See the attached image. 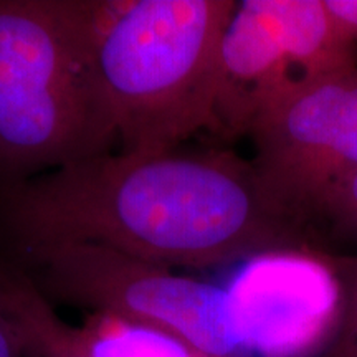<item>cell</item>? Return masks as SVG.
I'll return each instance as SVG.
<instances>
[{"mask_svg":"<svg viewBox=\"0 0 357 357\" xmlns=\"http://www.w3.org/2000/svg\"><path fill=\"white\" fill-rule=\"evenodd\" d=\"M100 0H0V185L113 153Z\"/></svg>","mask_w":357,"mask_h":357,"instance_id":"cell-2","label":"cell"},{"mask_svg":"<svg viewBox=\"0 0 357 357\" xmlns=\"http://www.w3.org/2000/svg\"><path fill=\"white\" fill-rule=\"evenodd\" d=\"M321 229H328L329 235H333L334 238L341 240V242L356 243L357 247V174L347 182L336 202L329 208L328 217Z\"/></svg>","mask_w":357,"mask_h":357,"instance_id":"cell-11","label":"cell"},{"mask_svg":"<svg viewBox=\"0 0 357 357\" xmlns=\"http://www.w3.org/2000/svg\"><path fill=\"white\" fill-rule=\"evenodd\" d=\"M235 0H100L96 61L121 153L177 151L213 126Z\"/></svg>","mask_w":357,"mask_h":357,"instance_id":"cell-3","label":"cell"},{"mask_svg":"<svg viewBox=\"0 0 357 357\" xmlns=\"http://www.w3.org/2000/svg\"><path fill=\"white\" fill-rule=\"evenodd\" d=\"M77 331L89 357H208L176 334L113 314L91 312Z\"/></svg>","mask_w":357,"mask_h":357,"instance_id":"cell-9","label":"cell"},{"mask_svg":"<svg viewBox=\"0 0 357 357\" xmlns=\"http://www.w3.org/2000/svg\"><path fill=\"white\" fill-rule=\"evenodd\" d=\"M324 6L333 19L357 40V0H324Z\"/></svg>","mask_w":357,"mask_h":357,"instance_id":"cell-12","label":"cell"},{"mask_svg":"<svg viewBox=\"0 0 357 357\" xmlns=\"http://www.w3.org/2000/svg\"><path fill=\"white\" fill-rule=\"evenodd\" d=\"M225 288L243 357H314L336 328L341 284L329 253H258L240 261Z\"/></svg>","mask_w":357,"mask_h":357,"instance_id":"cell-7","label":"cell"},{"mask_svg":"<svg viewBox=\"0 0 357 357\" xmlns=\"http://www.w3.org/2000/svg\"><path fill=\"white\" fill-rule=\"evenodd\" d=\"M95 245L169 268L318 250L275 215L229 151L108 153L0 185V255Z\"/></svg>","mask_w":357,"mask_h":357,"instance_id":"cell-1","label":"cell"},{"mask_svg":"<svg viewBox=\"0 0 357 357\" xmlns=\"http://www.w3.org/2000/svg\"><path fill=\"white\" fill-rule=\"evenodd\" d=\"M53 305L155 326L208 357H243L225 287L95 245H53L0 255Z\"/></svg>","mask_w":357,"mask_h":357,"instance_id":"cell-4","label":"cell"},{"mask_svg":"<svg viewBox=\"0 0 357 357\" xmlns=\"http://www.w3.org/2000/svg\"><path fill=\"white\" fill-rule=\"evenodd\" d=\"M248 136L266 204L319 250L329 208L357 174V70L287 98Z\"/></svg>","mask_w":357,"mask_h":357,"instance_id":"cell-6","label":"cell"},{"mask_svg":"<svg viewBox=\"0 0 357 357\" xmlns=\"http://www.w3.org/2000/svg\"><path fill=\"white\" fill-rule=\"evenodd\" d=\"M331 260L341 284V310L331 337L314 357H357V257L331 255Z\"/></svg>","mask_w":357,"mask_h":357,"instance_id":"cell-10","label":"cell"},{"mask_svg":"<svg viewBox=\"0 0 357 357\" xmlns=\"http://www.w3.org/2000/svg\"><path fill=\"white\" fill-rule=\"evenodd\" d=\"M19 266L0 257V314L22 357H89L77 328L56 314Z\"/></svg>","mask_w":357,"mask_h":357,"instance_id":"cell-8","label":"cell"},{"mask_svg":"<svg viewBox=\"0 0 357 357\" xmlns=\"http://www.w3.org/2000/svg\"><path fill=\"white\" fill-rule=\"evenodd\" d=\"M357 70V40L324 0H242L227 26L212 131L248 134L303 89Z\"/></svg>","mask_w":357,"mask_h":357,"instance_id":"cell-5","label":"cell"},{"mask_svg":"<svg viewBox=\"0 0 357 357\" xmlns=\"http://www.w3.org/2000/svg\"><path fill=\"white\" fill-rule=\"evenodd\" d=\"M0 357H22L13 334L0 314Z\"/></svg>","mask_w":357,"mask_h":357,"instance_id":"cell-13","label":"cell"}]
</instances>
